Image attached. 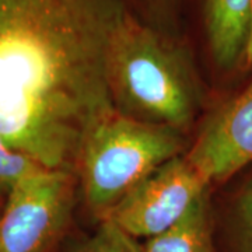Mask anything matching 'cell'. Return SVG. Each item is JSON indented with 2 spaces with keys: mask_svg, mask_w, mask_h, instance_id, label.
Instances as JSON below:
<instances>
[{
  "mask_svg": "<svg viewBox=\"0 0 252 252\" xmlns=\"http://www.w3.org/2000/svg\"><path fill=\"white\" fill-rule=\"evenodd\" d=\"M227 252H252V177L237 190L225 221Z\"/></svg>",
  "mask_w": 252,
  "mask_h": 252,
  "instance_id": "9c48e42d",
  "label": "cell"
},
{
  "mask_svg": "<svg viewBox=\"0 0 252 252\" xmlns=\"http://www.w3.org/2000/svg\"><path fill=\"white\" fill-rule=\"evenodd\" d=\"M1 193H3V190H1V189H0V195H1Z\"/></svg>",
  "mask_w": 252,
  "mask_h": 252,
  "instance_id": "5bb4252c",
  "label": "cell"
},
{
  "mask_svg": "<svg viewBox=\"0 0 252 252\" xmlns=\"http://www.w3.org/2000/svg\"><path fill=\"white\" fill-rule=\"evenodd\" d=\"M209 188L188 158L177 156L144 178L102 220H111L133 238H152L180 221Z\"/></svg>",
  "mask_w": 252,
  "mask_h": 252,
  "instance_id": "5b68a950",
  "label": "cell"
},
{
  "mask_svg": "<svg viewBox=\"0 0 252 252\" xmlns=\"http://www.w3.org/2000/svg\"><path fill=\"white\" fill-rule=\"evenodd\" d=\"M137 11L133 14L143 24L162 35L178 39V17L182 0H130ZM129 3V0H126Z\"/></svg>",
  "mask_w": 252,
  "mask_h": 252,
  "instance_id": "30bf717a",
  "label": "cell"
},
{
  "mask_svg": "<svg viewBox=\"0 0 252 252\" xmlns=\"http://www.w3.org/2000/svg\"><path fill=\"white\" fill-rule=\"evenodd\" d=\"M127 11L126 0H0V133L16 150L74 174L84 137L115 111L108 58Z\"/></svg>",
  "mask_w": 252,
  "mask_h": 252,
  "instance_id": "6da1fadb",
  "label": "cell"
},
{
  "mask_svg": "<svg viewBox=\"0 0 252 252\" xmlns=\"http://www.w3.org/2000/svg\"><path fill=\"white\" fill-rule=\"evenodd\" d=\"M44 167L16 150L0 133V189L7 192L14 184Z\"/></svg>",
  "mask_w": 252,
  "mask_h": 252,
  "instance_id": "7c38bea8",
  "label": "cell"
},
{
  "mask_svg": "<svg viewBox=\"0 0 252 252\" xmlns=\"http://www.w3.org/2000/svg\"><path fill=\"white\" fill-rule=\"evenodd\" d=\"M207 49L219 70L245 66L252 21V0H202Z\"/></svg>",
  "mask_w": 252,
  "mask_h": 252,
  "instance_id": "52a82bcc",
  "label": "cell"
},
{
  "mask_svg": "<svg viewBox=\"0 0 252 252\" xmlns=\"http://www.w3.org/2000/svg\"><path fill=\"white\" fill-rule=\"evenodd\" d=\"M76 175L42 168L7 190L0 216V252H46L72 216Z\"/></svg>",
  "mask_w": 252,
  "mask_h": 252,
  "instance_id": "277c9868",
  "label": "cell"
},
{
  "mask_svg": "<svg viewBox=\"0 0 252 252\" xmlns=\"http://www.w3.org/2000/svg\"><path fill=\"white\" fill-rule=\"evenodd\" d=\"M180 130L142 122L117 111L84 137L76 162L84 200L99 220L154 170L182 150Z\"/></svg>",
  "mask_w": 252,
  "mask_h": 252,
  "instance_id": "3957f363",
  "label": "cell"
},
{
  "mask_svg": "<svg viewBox=\"0 0 252 252\" xmlns=\"http://www.w3.org/2000/svg\"><path fill=\"white\" fill-rule=\"evenodd\" d=\"M245 66L252 70V21H251V32H250V41H248V49H247V61Z\"/></svg>",
  "mask_w": 252,
  "mask_h": 252,
  "instance_id": "4fadbf2b",
  "label": "cell"
},
{
  "mask_svg": "<svg viewBox=\"0 0 252 252\" xmlns=\"http://www.w3.org/2000/svg\"><path fill=\"white\" fill-rule=\"evenodd\" d=\"M108 90L114 109L142 122L187 129L199 107V86L178 39L126 13L108 58Z\"/></svg>",
  "mask_w": 252,
  "mask_h": 252,
  "instance_id": "7a4b0ae2",
  "label": "cell"
},
{
  "mask_svg": "<svg viewBox=\"0 0 252 252\" xmlns=\"http://www.w3.org/2000/svg\"><path fill=\"white\" fill-rule=\"evenodd\" d=\"M72 252H144L136 238L111 220H99L95 233L77 244Z\"/></svg>",
  "mask_w": 252,
  "mask_h": 252,
  "instance_id": "8fae6325",
  "label": "cell"
},
{
  "mask_svg": "<svg viewBox=\"0 0 252 252\" xmlns=\"http://www.w3.org/2000/svg\"><path fill=\"white\" fill-rule=\"evenodd\" d=\"M209 185L252 162V81L207 118L185 156Z\"/></svg>",
  "mask_w": 252,
  "mask_h": 252,
  "instance_id": "8992f818",
  "label": "cell"
},
{
  "mask_svg": "<svg viewBox=\"0 0 252 252\" xmlns=\"http://www.w3.org/2000/svg\"><path fill=\"white\" fill-rule=\"evenodd\" d=\"M144 252H216L209 190L185 216L160 234L147 238Z\"/></svg>",
  "mask_w": 252,
  "mask_h": 252,
  "instance_id": "ba28073f",
  "label": "cell"
}]
</instances>
